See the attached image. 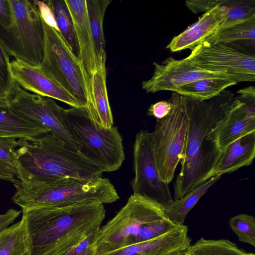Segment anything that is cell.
<instances>
[{
  "label": "cell",
  "mask_w": 255,
  "mask_h": 255,
  "mask_svg": "<svg viewBox=\"0 0 255 255\" xmlns=\"http://www.w3.org/2000/svg\"><path fill=\"white\" fill-rule=\"evenodd\" d=\"M17 138L12 136L0 137V161L5 164L16 177L18 172L15 150L18 146Z\"/></svg>",
  "instance_id": "cell-33"
},
{
  "label": "cell",
  "mask_w": 255,
  "mask_h": 255,
  "mask_svg": "<svg viewBox=\"0 0 255 255\" xmlns=\"http://www.w3.org/2000/svg\"><path fill=\"white\" fill-rule=\"evenodd\" d=\"M11 19V11L8 0H0V23L9 25Z\"/></svg>",
  "instance_id": "cell-40"
},
{
  "label": "cell",
  "mask_w": 255,
  "mask_h": 255,
  "mask_svg": "<svg viewBox=\"0 0 255 255\" xmlns=\"http://www.w3.org/2000/svg\"><path fill=\"white\" fill-rule=\"evenodd\" d=\"M224 3L227 7V12L215 33L255 19V0H224Z\"/></svg>",
  "instance_id": "cell-29"
},
{
  "label": "cell",
  "mask_w": 255,
  "mask_h": 255,
  "mask_svg": "<svg viewBox=\"0 0 255 255\" xmlns=\"http://www.w3.org/2000/svg\"><path fill=\"white\" fill-rule=\"evenodd\" d=\"M241 105L240 100L234 98L225 116L208 135V139L222 153L238 138L255 132V118L247 116Z\"/></svg>",
  "instance_id": "cell-16"
},
{
  "label": "cell",
  "mask_w": 255,
  "mask_h": 255,
  "mask_svg": "<svg viewBox=\"0 0 255 255\" xmlns=\"http://www.w3.org/2000/svg\"><path fill=\"white\" fill-rule=\"evenodd\" d=\"M21 211L10 209L4 213L0 214V232L9 227L19 216Z\"/></svg>",
  "instance_id": "cell-39"
},
{
  "label": "cell",
  "mask_w": 255,
  "mask_h": 255,
  "mask_svg": "<svg viewBox=\"0 0 255 255\" xmlns=\"http://www.w3.org/2000/svg\"><path fill=\"white\" fill-rule=\"evenodd\" d=\"M236 98L241 103V108L247 116L255 118V90L254 86H249L237 91Z\"/></svg>",
  "instance_id": "cell-34"
},
{
  "label": "cell",
  "mask_w": 255,
  "mask_h": 255,
  "mask_svg": "<svg viewBox=\"0 0 255 255\" xmlns=\"http://www.w3.org/2000/svg\"><path fill=\"white\" fill-rule=\"evenodd\" d=\"M195 65L211 71L226 72L237 83L254 82L255 56L234 43L203 40L187 57Z\"/></svg>",
  "instance_id": "cell-10"
},
{
  "label": "cell",
  "mask_w": 255,
  "mask_h": 255,
  "mask_svg": "<svg viewBox=\"0 0 255 255\" xmlns=\"http://www.w3.org/2000/svg\"><path fill=\"white\" fill-rule=\"evenodd\" d=\"M65 1L72 16L78 45V57L83 68L89 90L90 80L98 68L87 14L86 1Z\"/></svg>",
  "instance_id": "cell-17"
},
{
  "label": "cell",
  "mask_w": 255,
  "mask_h": 255,
  "mask_svg": "<svg viewBox=\"0 0 255 255\" xmlns=\"http://www.w3.org/2000/svg\"><path fill=\"white\" fill-rule=\"evenodd\" d=\"M45 1L53 12L60 34L73 52L78 57L79 49L74 26L65 0Z\"/></svg>",
  "instance_id": "cell-26"
},
{
  "label": "cell",
  "mask_w": 255,
  "mask_h": 255,
  "mask_svg": "<svg viewBox=\"0 0 255 255\" xmlns=\"http://www.w3.org/2000/svg\"><path fill=\"white\" fill-rule=\"evenodd\" d=\"M106 75V65L100 67L92 75L85 108L97 127L109 129L114 126V121L107 93Z\"/></svg>",
  "instance_id": "cell-19"
},
{
  "label": "cell",
  "mask_w": 255,
  "mask_h": 255,
  "mask_svg": "<svg viewBox=\"0 0 255 255\" xmlns=\"http://www.w3.org/2000/svg\"><path fill=\"white\" fill-rule=\"evenodd\" d=\"M179 225L167 218L143 226L133 238L131 244L150 240L160 236ZM130 244V245H131Z\"/></svg>",
  "instance_id": "cell-32"
},
{
  "label": "cell",
  "mask_w": 255,
  "mask_h": 255,
  "mask_svg": "<svg viewBox=\"0 0 255 255\" xmlns=\"http://www.w3.org/2000/svg\"><path fill=\"white\" fill-rule=\"evenodd\" d=\"M221 177V176L220 175L212 176L197 186L181 198L173 200L165 207L167 218L177 225H184L190 211L209 188L217 182Z\"/></svg>",
  "instance_id": "cell-23"
},
{
  "label": "cell",
  "mask_w": 255,
  "mask_h": 255,
  "mask_svg": "<svg viewBox=\"0 0 255 255\" xmlns=\"http://www.w3.org/2000/svg\"><path fill=\"white\" fill-rule=\"evenodd\" d=\"M166 218L165 207L161 203L132 194L116 215L100 228L94 244L95 255L130 245L143 226Z\"/></svg>",
  "instance_id": "cell-7"
},
{
  "label": "cell",
  "mask_w": 255,
  "mask_h": 255,
  "mask_svg": "<svg viewBox=\"0 0 255 255\" xmlns=\"http://www.w3.org/2000/svg\"><path fill=\"white\" fill-rule=\"evenodd\" d=\"M10 169L3 163L0 161V179L14 182L15 179Z\"/></svg>",
  "instance_id": "cell-41"
},
{
  "label": "cell",
  "mask_w": 255,
  "mask_h": 255,
  "mask_svg": "<svg viewBox=\"0 0 255 255\" xmlns=\"http://www.w3.org/2000/svg\"><path fill=\"white\" fill-rule=\"evenodd\" d=\"M186 254L189 255H248L228 239H205L201 238L191 245Z\"/></svg>",
  "instance_id": "cell-27"
},
{
  "label": "cell",
  "mask_w": 255,
  "mask_h": 255,
  "mask_svg": "<svg viewBox=\"0 0 255 255\" xmlns=\"http://www.w3.org/2000/svg\"><path fill=\"white\" fill-rule=\"evenodd\" d=\"M99 229L89 235L63 255H95L94 244Z\"/></svg>",
  "instance_id": "cell-35"
},
{
  "label": "cell",
  "mask_w": 255,
  "mask_h": 255,
  "mask_svg": "<svg viewBox=\"0 0 255 255\" xmlns=\"http://www.w3.org/2000/svg\"><path fill=\"white\" fill-rule=\"evenodd\" d=\"M44 53L38 67L85 107L89 90L81 62L60 33L44 22Z\"/></svg>",
  "instance_id": "cell-9"
},
{
  "label": "cell",
  "mask_w": 255,
  "mask_h": 255,
  "mask_svg": "<svg viewBox=\"0 0 255 255\" xmlns=\"http://www.w3.org/2000/svg\"><path fill=\"white\" fill-rule=\"evenodd\" d=\"M29 248L25 220L0 232V255H29Z\"/></svg>",
  "instance_id": "cell-25"
},
{
  "label": "cell",
  "mask_w": 255,
  "mask_h": 255,
  "mask_svg": "<svg viewBox=\"0 0 255 255\" xmlns=\"http://www.w3.org/2000/svg\"><path fill=\"white\" fill-rule=\"evenodd\" d=\"M172 107L165 118L157 120L149 138L161 179L169 184L180 161L186 140L188 119L184 96L172 92Z\"/></svg>",
  "instance_id": "cell-8"
},
{
  "label": "cell",
  "mask_w": 255,
  "mask_h": 255,
  "mask_svg": "<svg viewBox=\"0 0 255 255\" xmlns=\"http://www.w3.org/2000/svg\"><path fill=\"white\" fill-rule=\"evenodd\" d=\"M10 64L9 56L0 42V94L8 101L18 87L12 77Z\"/></svg>",
  "instance_id": "cell-31"
},
{
  "label": "cell",
  "mask_w": 255,
  "mask_h": 255,
  "mask_svg": "<svg viewBox=\"0 0 255 255\" xmlns=\"http://www.w3.org/2000/svg\"><path fill=\"white\" fill-rule=\"evenodd\" d=\"M233 96L222 92L203 101L184 96L187 129L181 169L173 185L174 200L181 198L212 177L222 153L208 139V135L226 115Z\"/></svg>",
  "instance_id": "cell-1"
},
{
  "label": "cell",
  "mask_w": 255,
  "mask_h": 255,
  "mask_svg": "<svg viewBox=\"0 0 255 255\" xmlns=\"http://www.w3.org/2000/svg\"><path fill=\"white\" fill-rule=\"evenodd\" d=\"M237 83L230 79H202L185 84L174 92L195 100L203 101L219 96L226 88Z\"/></svg>",
  "instance_id": "cell-24"
},
{
  "label": "cell",
  "mask_w": 255,
  "mask_h": 255,
  "mask_svg": "<svg viewBox=\"0 0 255 255\" xmlns=\"http://www.w3.org/2000/svg\"><path fill=\"white\" fill-rule=\"evenodd\" d=\"M153 73L142 81V88L147 93L161 91L173 92L181 86L202 79H230L237 82L226 72L211 71L198 67L187 57L175 59L169 57L161 63L153 62Z\"/></svg>",
  "instance_id": "cell-13"
},
{
  "label": "cell",
  "mask_w": 255,
  "mask_h": 255,
  "mask_svg": "<svg viewBox=\"0 0 255 255\" xmlns=\"http://www.w3.org/2000/svg\"><path fill=\"white\" fill-rule=\"evenodd\" d=\"M223 0H188L185 1V5L192 12L197 13L206 12L211 9Z\"/></svg>",
  "instance_id": "cell-36"
},
{
  "label": "cell",
  "mask_w": 255,
  "mask_h": 255,
  "mask_svg": "<svg viewBox=\"0 0 255 255\" xmlns=\"http://www.w3.org/2000/svg\"><path fill=\"white\" fill-rule=\"evenodd\" d=\"M229 224L240 241L255 247V218L253 216L237 215L230 218Z\"/></svg>",
  "instance_id": "cell-30"
},
{
  "label": "cell",
  "mask_w": 255,
  "mask_h": 255,
  "mask_svg": "<svg viewBox=\"0 0 255 255\" xmlns=\"http://www.w3.org/2000/svg\"><path fill=\"white\" fill-rule=\"evenodd\" d=\"M224 2V0L205 12L196 22L175 36L166 48L172 52L187 49L192 50L199 43L214 33L227 12V7Z\"/></svg>",
  "instance_id": "cell-18"
},
{
  "label": "cell",
  "mask_w": 255,
  "mask_h": 255,
  "mask_svg": "<svg viewBox=\"0 0 255 255\" xmlns=\"http://www.w3.org/2000/svg\"><path fill=\"white\" fill-rule=\"evenodd\" d=\"M204 40L211 43H235L241 41L251 44L252 43L255 44V19L246 21L215 33Z\"/></svg>",
  "instance_id": "cell-28"
},
{
  "label": "cell",
  "mask_w": 255,
  "mask_h": 255,
  "mask_svg": "<svg viewBox=\"0 0 255 255\" xmlns=\"http://www.w3.org/2000/svg\"><path fill=\"white\" fill-rule=\"evenodd\" d=\"M172 105L170 101H161L150 105L147 115L153 116L157 120L162 119L169 114Z\"/></svg>",
  "instance_id": "cell-37"
},
{
  "label": "cell",
  "mask_w": 255,
  "mask_h": 255,
  "mask_svg": "<svg viewBox=\"0 0 255 255\" xmlns=\"http://www.w3.org/2000/svg\"><path fill=\"white\" fill-rule=\"evenodd\" d=\"M10 65L15 83L25 91L58 100L72 107H85L77 99L47 76L38 66L15 59L11 61Z\"/></svg>",
  "instance_id": "cell-14"
},
{
  "label": "cell",
  "mask_w": 255,
  "mask_h": 255,
  "mask_svg": "<svg viewBox=\"0 0 255 255\" xmlns=\"http://www.w3.org/2000/svg\"><path fill=\"white\" fill-rule=\"evenodd\" d=\"M47 132L49 129L43 125L12 113L8 103L0 104V137H31Z\"/></svg>",
  "instance_id": "cell-21"
},
{
  "label": "cell",
  "mask_w": 255,
  "mask_h": 255,
  "mask_svg": "<svg viewBox=\"0 0 255 255\" xmlns=\"http://www.w3.org/2000/svg\"><path fill=\"white\" fill-rule=\"evenodd\" d=\"M97 68L106 65V52L103 31L104 18L111 0H86Z\"/></svg>",
  "instance_id": "cell-22"
},
{
  "label": "cell",
  "mask_w": 255,
  "mask_h": 255,
  "mask_svg": "<svg viewBox=\"0 0 255 255\" xmlns=\"http://www.w3.org/2000/svg\"><path fill=\"white\" fill-rule=\"evenodd\" d=\"M133 148L134 175L131 181L133 194L147 197L166 207L173 199L169 184L160 177L149 132L139 130L135 135Z\"/></svg>",
  "instance_id": "cell-12"
},
{
  "label": "cell",
  "mask_w": 255,
  "mask_h": 255,
  "mask_svg": "<svg viewBox=\"0 0 255 255\" xmlns=\"http://www.w3.org/2000/svg\"><path fill=\"white\" fill-rule=\"evenodd\" d=\"M185 255H187V254H186Z\"/></svg>",
  "instance_id": "cell-44"
},
{
  "label": "cell",
  "mask_w": 255,
  "mask_h": 255,
  "mask_svg": "<svg viewBox=\"0 0 255 255\" xmlns=\"http://www.w3.org/2000/svg\"><path fill=\"white\" fill-rule=\"evenodd\" d=\"M185 225L156 238L128 245L102 255H185L191 245Z\"/></svg>",
  "instance_id": "cell-15"
},
{
  "label": "cell",
  "mask_w": 255,
  "mask_h": 255,
  "mask_svg": "<svg viewBox=\"0 0 255 255\" xmlns=\"http://www.w3.org/2000/svg\"><path fill=\"white\" fill-rule=\"evenodd\" d=\"M11 19L0 23V42L8 56L38 66L44 53V21L34 0H8Z\"/></svg>",
  "instance_id": "cell-5"
},
{
  "label": "cell",
  "mask_w": 255,
  "mask_h": 255,
  "mask_svg": "<svg viewBox=\"0 0 255 255\" xmlns=\"http://www.w3.org/2000/svg\"><path fill=\"white\" fill-rule=\"evenodd\" d=\"M8 107L14 114L43 125L52 134L78 151V145L70 131L65 109L53 99L31 93L18 86L8 100Z\"/></svg>",
  "instance_id": "cell-11"
},
{
  "label": "cell",
  "mask_w": 255,
  "mask_h": 255,
  "mask_svg": "<svg viewBox=\"0 0 255 255\" xmlns=\"http://www.w3.org/2000/svg\"><path fill=\"white\" fill-rule=\"evenodd\" d=\"M71 134L78 145V151L105 172L118 170L125 159L123 138L118 128L97 127L85 107L65 109Z\"/></svg>",
  "instance_id": "cell-6"
},
{
  "label": "cell",
  "mask_w": 255,
  "mask_h": 255,
  "mask_svg": "<svg viewBox=\"0 0 255 255\" xmlns=\"http://www.w3.org/2000/svg\"><path fill=\"white\" fill-rule=\"evenodd\" d=\"M44 22L59 32L53 12L45 1L34 0Z\"/></svg>",
  "instance_id": "cell-38"
},
{
  "label": "cell",
  "mask_w": 255,
  "mask_h": 255,
  "mask_svg": "<svg viewBox=\"0 0 255 255\" xmlns=\"http://www.w3.org/2000/svg\"><path fill=\"white\" fill-rule=\"evenodd\" d=\"M17 143V177L23 184H44L65 178L93 179L105 172L49 132L19 138Z\"/></svg>",
  "instance_id": "cell-3"
},
{
  "label": "cell",
  "mask_w": 255,
  "mask_h": 255,
  "mask_svg": "<svg viewBox=\"0 0 255 255\" xmlns=\"http://www.w3.org/2000/svg\"><path fill=\"white\" fill-rule=\"evenodd\" d=\"M248 255H255L254 253H249Z\"/></svg>",
  "instance_id": "cell-43"
},
{
  "label": "cell",
  "mask_w": 255,
  "mask_h": 255,
  "mask_svg": "<svg viewBox=\"0 0 255 255\" xmlns=\"http://www.w3.org/2000/svg\"><path fill=\"white\" fill-rule=\"evenodd\" d=\"M255 157V132L242 136L230 144L222 152L212 177L233 172L252 165Z\"/></svg>",
  "instance_id": "cell-20"
},
{
  "label": "cell",
  "mask_w": 255,
  "mask_h": 255,
  "mask_svg": "<svg viewBox=\"0 0 255 255\" xmlns=\"http://www.w3.org/2000/svg\"><path fill=\"white\" fill-rule=\"evenodd\" d=\"M29 255H63L101 228L106 217L104 204L91 203L22 210Z\"/></svg>",
  "instance_id": "cell-2"
},
{
  "label": "cell",
  "mask_w": 255,
  "mask_h": 255,
  "mask_svg": "<svg viewBox=\"0 0 255 255\" xmlns=\"http://www.w3.org/2000/svg\"><path fill=\"white\" fill-rule=\"evenodd\" d=\"M16 191L12 201L22 210L46 206L109 204L119 196L111 181L102 176L93 179L65 178L54 182L25 185L13 183Z\"/></svg>",
  "instance_id": "cell-4"
},
{
  "label": "cell",
  "mask_w": 255,
  "mask_h": 255,
  "mask_svg": "<svg viewBox=\"0 0 255 255\" xmlns=\"http://www.w3.org/2000/svg\"><path fill=\"white\" fill-rule=\"evenodd\" d=\"M8 101L6 100L0 94V104H8Z\"/></svg>",
  "instance_id": "cell-42"
}]
</instances>
